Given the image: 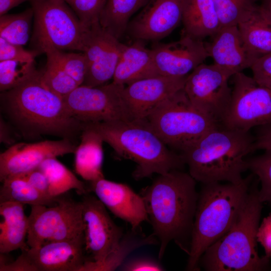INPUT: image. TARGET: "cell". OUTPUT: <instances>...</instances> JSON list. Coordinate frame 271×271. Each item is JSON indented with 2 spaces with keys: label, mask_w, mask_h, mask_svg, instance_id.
<instances>
[{
  "label": "cell",
  "mask_w": 271,
  "mask_h": 271,
  "mask_svg": "<svg viewBox=\"0 0 271 271\" xmlns=\"http://www.w3.org/2000/svg\"><path fill=\"white\" fill-rule=\"evenodd\" d=\"M124 86L112 82L96 87L81 85L63 99L71 114L82 123L133 120L122 98Z\"/></svg>",
  "instance_id": "11"
},
{
  "label": "cell",
  "mask_w": 271,
  "mask_h": 271,
  "mask_svg": "<svg viewBox=\"0 0 271 271\" xmlns=\"http://www.w3.org/2000/svg\"><path fill=\"white\" fill-rule=\"evenodd\" d=\"M60 196L53 206H31L27 236L30 248L84 234L81 202Z\"/></svg>",
  "instance_id": "9"
},
{
  "label": "cell",
  "mask_w": 271,
  "mask_h": 271,
  "mask_svg": "<svg viewBox=\"0 0 271 271\" xmlns=\"http://www.w3.org/2000/svg\"><path fill=\"white\" fill-rule=\"evenodd\" d=\"M234 74L214 63H203L187 76L184 91L194 107L220 123L230 102L228 80Z\"/></svg>",
  "instance_id": "12"
},
{
  "label": "cell",
  "mask_w": 271,
  "mask_h": 271,
  "mask_svg": "<svg viewBox=\"0 0 271 271\" xmlns=\"http://www.w3.org/2000/svg\"><path fill=\"white\" fill-rule=\"evenodd\" d=\"M47 56L41 80L49 90L63 97L79 85L53 58Z\"/></svg>",
  "instance_id": "33"
},
{
  "label": "cell",
  "mask_w": 271,
  "mask_h": 271,
  "mask_svg": "<svg viewBox=\"0 0 271 271\" xmlns=\"http://www.w3.org/2000/svg\"><path fill=\"white\" fill-rule=\"evenodd\" d=\"M0 190V203L13 201L29 204L51 206L57 204L58 197L46 196L33 187L23 178L15 176L5 179Z\"/></svg>",
  "instance_id": "30"
},
{
  "label": "cell",
  "mask_w": 271,
  "mask_h": 271,
  "mask_svg": "<svg viewBox=\"0 0 271 271\" xmlns=\"http://www.w3.org/2000/svg\"><path fill=\"white\" fill-rule=\"evenodd\" d=\"M123 271L164 270V268L154 258L138 256L126 259L119 268Z\"/></svg>",
  "instance_id": "40"
},
{
  "label": "cell",
  "mask_w": 271,
  "mask_h": 271,
  "mask_svg": "<svg viewBox=\"0 0 271 271\" xmlns=\"http://www.w3.org/2000/svg\"><path fill=\"white\" fill-rule=\"evenodd\" d=\"M259 6L264 14L271 21V0H262Z\"/></svg>",
  "instance_id": "47"
},
{
  "label": "cell",
  "mask_w": 271,
  "mask_h": 271,
  "mask_svg": "<svg viewBox=\"0 0 271 271\" xmlns=\"http://www.w3.org/2000/svg\"><path fill=\"white\" fill-rule=\"evenodd\" d=\"M77 147L70 139L13 144L0 155V180L37 169L46 159L74 153Z\"/></svg>",
  "instance_id": "17"
},
{
  "label": "cell",
  "mask_w": 271,
  "mask_h": 271,
  "mask_svg": "<svg viewBox=\"0 0 271 271\" xmlns=\"http://www.w3.org/2000/svg\"><path fill=\"white\" fill-rule=\"evenodd\" d=\"M254 142L249 131L220 126L180 154L196 181L203 184L224 181L239 184L247 170L245 157L254 151Z\"/></svg>",
  "instance_id": "4"
},
{
  "label": "cell",
  "mask_w": 271,
  "mask_h": 271,
  "mask_svg": "<svg viewBox=\"0 0 271 271\" xmlns=\"http://www.w3.org/2000/svg\"><path fill=\"white\" fill-rule=\"evenodd\" d=\"M14 261L6 262L1 256L0 271H39L37 266L29 257L26 250Z\"/></svg>",
  "instance_id": "41"
},
{
  "label": "cell",
  "mask_w": 271,
  "mask_h": 271,
  "mask_svg": "<svg viewBox=\"0 0 271 271\" xmlns=\"http://www.w3.org/2000/svg\"><path fill=\"white\" fill-rule=\"evenodd\" d=\"M32 42L38 54L46 47L83 51L86 28L64 0H32Z\"/></svg>",
  "instance_id": "8"
},
{
  "label": "cell",
  "mask_w": 271,
  "mask_h": 271,
  "mask_svg": "<svg viewBox=\"0 0 271 271\" xmlns=\"http://www.w3.org/2000/svg\"><path fill=\"white\" fill-rule=\"evenodd\" d=\"M182 22L185 35L202 40L221 28L212 0H185Z\"/></svg>",
  "instance_id": "25"
},
{
  "label": "cell",
  "mask_w": 271,
  "mask_h": 271,
  "mask_svg": "<svg viewBox=\"0 0 271 271\" xmlns=\"http://www.w3.org/2000/svg\"><path fill=\"white\" fill-rule=\"evenodd\" d=\"M151 50L155 76H187L209 57L202 40L185 34L177 41L157 43Z\"/></svg>",
  "instance_id": "15"
},
{
  "label": "cell",
  "mask_w": 271,
  "mask_h": 271,
  "mask_svg": "<svg viewBox=\"0 0 271 271\" xmlns=\"http://www.w3.org/2000/svg\"><path fill=\"white\" fill-rule=\"evenodd\" d=\"M187 77L157 76L124 86L122 98L131 118L146 119L163 102L184 89Z\"/></svg>",
  "instance_id": "16"
},
{
  "label": "cell",
  "mask_w": 271,
  "mask_h": 271,
  "mask_svg": "<svg viewBox=\"0 0 271 271\" xmlns=\"http://www.w3.org/2000/svg\"><path fill=\"white\" fill-rule=\"evenodd\" d=\"M185 0H149L127 26L137 40L157 41L169 35L182 20Z\"/></svg>",
  "instance_id": "18"
},
{
  "label": "cell",
  "mask_w": 271,
  "mask_h": 271,
  "mask_svg": "<svg viewBox=\"0 0 271 271\" xmlns=\"http://www.w3.org/2000/svg\"><path fill=\"white\" fill-rule=\"evenodd\" d=\"M233 87L229 106L220 126L249 131L271 123V89L257 84L242 72L233 75Z\"/></svg>",
  "instance_id": "10"
},
{
  "label": "cell",
  "mask_w": 271,
  "mask_h": 271,
  "mask_svg": "<svg viewBox=\"0 0 271 271\" xmlns=\"http://www.w3.org/2000/svg\"><path fill=\"white\" fill-rule=\"evenodd\" d=\"M250 68L257 84L271 89V53L257 59Z\"/></svg>",
  "instance_id": "39"
},
{
  "label": "cell",
  "mask_w": 271,
  "mask_h": 271,
  "mask_svg": "<svg viewBox=\"0 0 271 271\" xmlns=\"http://www.w3.org/2000/svg\"><path fill=\"white\" fill-rule=\"evenodd\" d=\"M72 9L82 24L89 28L99 23L101 14L107 0H64Z\"/></svg>",
  "instance_id": "37"
},
{
  "label": "cell",
  "mask_w": 271,
  "mask_h": 271,
  "mask_svg": "<svg viewBox=\"0 0 271 271\" xmlns=\"http://www.w3.org/2000/svg\"><path fill=\"white\" fill-rule=\"evenodd\" d=\"M155 77L152 51L142 41L124 44L113 77L112 82L120 85Z\"/></svg>",
  "instance_id": "22"
},
{
  "label": "cell",
  "mask_w": 271,
  "mask_h": 271,
  "mask_svg": "<svg viewBox=\"0 0 271 271\" xmlns=\"http://www.w3.org/2000/svg\"><path fill=\"white\" fill-rule=\"evenodd\" d=\"M39 71L35 61L7 60L0 61V90L14 88L36 75Z\"/></svg>",
  "instance_id": "32"
},
{
  "label": "cell",
  "mask_w": 271,
  "mask_h": 271,
  "mask_svg": "<svg viewBox=\"0 0 271 271\" xmlns=\"http://www.w3.org/2000/svg\"><path fill=\"white\" fill-rule=\"evenodd\" d=\"M39 271H79L86 260L84 234L51 242L26 250Z\"/></svg>",
  "instance_id": "20"
},
{
  "label": "cell",
  "mask_w": 271,
  "mask_h": 271,
  "mask_svg": "<svg viewBox=\"0 0 271 271\" xmlns=\"http://www.w3.org/2000/svg\"><path fill=\"white\" fill-rule=\"evenodd\" d=\"M33 18L32 7L20 13L0 16V37L15 44L26 45L30 39Z\"/></svg>",
  "instance_id": "31"
},
{
  "label": "cell",
  "mask_w": 271,
  "mask_h": 271,
  "mask_svg": "<svg viewBox=\"0 0 271 271\" xmlns=\"http://www.w3.org/2000/svg\"><path fill=\"white\" fill-rule=\"evenodd\" d=\"M221 28L237 26L256 6V0H212Z\"/></svg>",
  "instance_id": "35"
},
{
  "label": "cell",
  "mask_w": 271,
  "mask_h": 271,
  "mask_svg": "<svg viewBox=\"0 0 271 271\" xmlns=\"http://www.w3.org/2000/svg\"><path fill=\"white\" fill-rule=\"evenodd\" d=\"M146 119L163 142L180 154L220 126L190 103L184 89L163 102Z\"/></svg>",
  "instance_id": "7"
},
{
  "label": "cell",
  "mask_w": 271,
  "mask_h": 271,
  "mask_svg": "<svg viewBox=\"0 0 271 271\" xmlns=\"http://www.w3.org/2000/svg\"><path fill=\"white\" fill-rule=\"evenodd\" d=\"M131 230L124 234L117 247L103 260H86L79 271H112L119 268L127 257L135 250L144 246L156 244L158 240L153 233L148 236Z\"/></svg>",
  "instance_id": "27"
},
{
  "label": "cell",
  "mask_w": 271,
  "mask_h": 271,
  "mask_svg": "<svg viewBox=\"0 0 271 271\" xmlns=\"http://www.w3.org/2000/svg\"><path fill=\"white\" fill-rule=\"evenodd\" d=\"M41 53L55 60L79 86L83 84L87 71L86 61L83 52L67 53L48 46L43 48Z\"/></svg>",
  "instance_id": "34"
},
{
  "label": "cell",
  "mask_w": 271,
  "mask_h": 271,
  "mask_svg": "<svg viewBox=\"0 0 271 271\" xmlns=\"http://www.w3.org/2000/svg\"><path fill=\"white\" fill-rule=\"evenodd\" d=\"M209 57L214 64L235 74L250 68L256 59L244 43L237 26L222 27L205 43Z\"/></svg>",
  "instance_id": "21"
},
{
  "label": "cell",
  "mask_w": 271,
  "mask_h": 271,
  "mask_svg": "<svg viewBox=\"0 0 271 271\" xmlns=\"http://www.w3.org/2000/svg\"><path fill=\"white\" fill-rule=\"evenodd\" d=\"M258 127L254 137V151L258 150H271V123Z\"/></svg>",
  "instance_id": "44"
},
{
  "label": "cell",
  "mask_w": 271,
  "mask_h": 271,
  "mask_svg": "<svg viewBox=\"0 0 271 271\" xmlns=\"http://www.w3.org/2000/svg\"><path fill=\"white\" fill-rule=\"evenodd\" d=\"M0 214L3 218L0 224V253L6 254L18 249L27 250L30 248L27 243L29 221L24 204L1 202Z\"/></svg>",
  "instance_id": "23"
},
{
  "label": "cell",
  "mask_w": 271,
  "mask_h": 271,
  "mask_svg": "<svg viewBox=\"0 0 271 271\" xmlns=\"http://www.w3.org/2000/svg\"><path fill=\"white\" fill-rule=\"evenodd\" d=\"M247 170L257 177L260 183L258 189L260 200L271 204V150L246 160Z\"/></svg>",
  "instance_id": "36"
},
{
  "label": "cell",
  "mask_w": 271,
  "mask_h": 271,
  "mask_svg": "<svg viewBox=\"0 0 271 271\" xmlns=\"http://www.w3.org/2000/svg\"><path fill=\"white\" fill-rule=\"evenodd\" d=\"M32 0H0V16L7 14L12 9L26 1Z\"/></svg>",
  "instance_id": "45"
},
{
  "label": "cell",
  "mask_w": 271,
  "mask_h": 271,
  "mask_svg": "<svg viewBox=\"0 0 271 271\" xmlns=\"http://www.w3.org/2000/svg\"><path fill=\"white\" fill-rule=\"evenodd\" d=\"M257 240L263 247L265 256L271 258V213L264 218L259 224L257 233Z\"/></svg>",
  "instance_id": "42"
},
{
  "label": "cell",
  "mask_w": 271,
  "mask_h": 271,
  "mask_svg": "<svg viewBox=\"0 0 271 271\" xmlns=\"http://www.w3.org/2000/svg\"><path fill=\"white\" fill-rule=\"evenodd\" d=\"M46 176L49 185V194L56 198L70 190L74 189L80 195L89 193V187L79 180L75 175L56 157L45 160L38 167Z\"/></svg>",
  "instance_id": "28"
},
{
  "label": "cell",
  "mask_w": 271,
  "mask_h": 271,
  "mask_svg": "<svg viewBox=\"0 0 271 271\" xmlns=\"http://www.w3.org/2000/svg\"><path fill=\"white\" fill-rule=\"evenodd\" d=\"M252 177L249 175L239 184H203L192 227L187 270H199L204 252L232 226L247 199Z\"/></svg>",
  "instance_id": "5"
},
{
  "label": "cell",
  "mask_w": 271,
  "mask_h": 271,
  "mask_svg": "<svg viewBox=\"0 0 271 271\" xmlns=\"http://www.w3.org/2000/svg\"><path fill=\"white\" fill-rule=\"evenodd\" d=\"M237 27L247 48L256 59L271 53V21L259 6L256 5Z\"/></svg>",
  "instance_id": "26"
},
{
  "label": "cell",
  "mask_w": 271,
  "mask_h": 271,
  "mask_svg": "<svg viewBox=\"0 0 271 271\" xmlns=\"http://www.w3.org/2000/svg\"><path fill=\"white\" fill-rule=\"evenodd\" d=\"M89 189L113 215L128 223L131 230H138L142 222L149 221L142 197L127 185L103 178L90 182Z\"/></svg>",
  "instance_id": "19"
},
{
  "label": "cell",
  "mask_w": 271,
  "mask_h": 271,
  "mask_svg": "<svg viewBox=\"0 0 271 271\" xmlns=\"http://www.w3.org/2000/svg\"><path fill=\"white\" fill-rule=\"evenodd\" d=\"M1 142L12 144L13 140L9 134V130L3 119H1Z\"/></svg>",
  "instance_id": "46"
},
{
  "label": "cell",
  "mask_w": 271,
  "mask_h": 271,
  "mask_svg": "<svg viewBox=\"0 0 271 271\" xmlns=\"http://www.w3.org/2000/svg\"><path fill=\"white\" fill-rule=\"evenodd\" d=\"M149 0H107L99 19L101 27L119 39L126 32L131 16Z\"/></svg>",
  "instance_id": "29"
},
{
  "label": "cell",
  "mask_w": 271,
  "mask_h": 271,
  "mask_svg": "<svg viewBox=\"0 0 271 271\" xmlns=\"http://www.w3.org/2000/svg\"><path fill=\"white\" fill-rule=\"evenodd\" d=\"M82 127L98 133L118 156L134 162L136 180L181 170L185 164L181 155L168 148L146 119L82 123Z\"/></svg>",
  "instance_id": "3"
},
{
  "label": "cell",
  "mask_w": 271,
  "mask_h": 271,
  "mask_svg": "<svg viewBox=\"0 0 271 271\" xmlns=\"http://www.w3.org/2000/svg\"><path fill=\"white\" fill-rule=\"evenodd\" d=\"M1 98L10 118L28 136L52 134L70 139L82 131V122L71 114L63 97L43 84L41 71L21 85L2 92Z\"/></svg>",
  "instance_id": "2"
},
{
  "label": "cell",
  "mask_w": 271,
  "mask_h": 271,
  "mask_svg": "<svg viewBox=\"0 0 271 271\" xmlns=\"http://www.w3.org/2000/svg\"><path fill=\"white\" fill-rule=\"evenodd\" d=\"M38 54L36 51L25 50L23 46L10 43L0 37V61L19 60L35 61Z\"/></svg>",
  "instance_id": "38"
},
{
  "label": "cell",
  "mask_w": 271,
  "mask_h": 271,
  "mask_svg": "<svg viewBox=\"0 0 271 271\" xmlns=\"http://www.w3.org/2000/svg\"><path fill=\"white\" fill-rule=\"evenodd\" d=\"M123 45L100 23L88 28L83 41L87 71L82 85L96 87L112 79Z\"/></svg>",
  "instance_id": "14"
},
{
  "label": "cell",
  "mask_w": 271,
  "mask_h": 271,
  "mask_svg": "<svg viewBox=\"0 0 271 271\" xmlns=\"http://www.w3.org/2000/svg\"><path fill=\"white\" fill-rule=\"evenodd\" d=\"M17 176L25 179L41 193L50 197L49 194V185L47 179L45 175L38 168Z\"/></svg>",
  "instance_id": "43"
},
{
  "label": "cell",
  "mask_w": 271,
  "mask_h": 271,
  "mask_svg": "<svg viewBox=\"0 0 271 271\" xmlns=\"http://www.w3.org/2000/svg\"><path fill=\"white\" fill-rule=\"evenodd\" d=\"M256 184L251 188L236 220L202 254L200 265L207 271H260L269 259L257 251V233L262 208Z\"/></svg>",
  "instance_id": "6"
},
{
  "label": "cell",
  "mask_w": 271,
  "mask_h": 271,
  "mask_svg": "<svg viewBox=\"0 0 271 271\" xmlns=\"http://www.w3.org/2000/svg\"><path fill=\"white\" fill-rule=\"evenodd\" d=\"M84 251L88 260H103L118 245L123 235L122 229L110 218L104 205L89 193L82 195Z\"/></svg>",
  "instance_id": "13"
},
{
  "label": "cell",
  "mask_w": 271,
  "mask_h": 271,
  "mask_svg": "<svg viewBox=\"0 0 271 271\" xmlns=\"http://www.w3.org/2000/svg\"><path fill=\"white\" fill-rule=\"evenodd\" d=\"M196 182L189 173L173 170L160 174L140 193L159 241V259L172 241L189 252L199 196Z\"/></svg>",
  "instance_id": "1"
},
{
  "label": "cell",
  "mask_w": 271,
  "mask_h": 271,
  "mask_svg": "<svg viewBox=\"0 0 271 271\" xmlns=\"http://www.w3.org/2000/svg\"><path fill=\"white\" fill-rule=\"evenodd\" d=\"M104 142L96 132L87 128L82 131L81 142L75 154V170L89 182L104 178L102 172Z\"/></svg>",
  "instance_id": "24"
}]
</instances>
